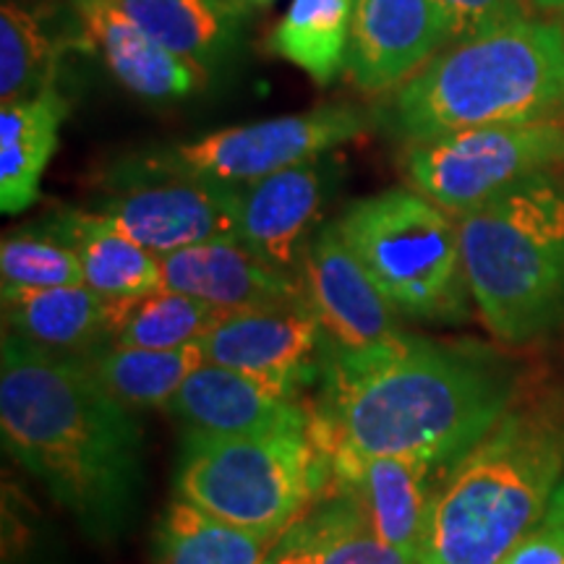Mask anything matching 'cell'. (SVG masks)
Masks as SVG:
<instances>
[{"label":"cell","mask_w":564,"mask_h":564,"mask_svg":"<svg viewBox=\"0 0 564 564\" xmlns=\"http://www.w3.org/2000/svg\"><path fill=\"white\" fill-rule=\"evenodd\" d=\"M3 285L66 288L87 285L79 253L47 228L9 232L0 243Z\"/></svg>","instance_id":"29"},{"label":"cell","mask_w":564,"mask_h":564,"mask_svg":"<svg viewBox=\"0 0 564 564\" xmlns=\"http://www.w3.org/2000/svg\"><path fill=\"white\" fill-rule=\"evenodd\" d=\"M47 6L3 0L0 6V100H26L53 87L55 70L70 45H87V34L63 37L53 30Z\"/></svg>","instance_id":"24"},{"label":"cell","mask_w":564,"mask_h":564,"mask_svg":"<svg viewBox=\"0 0 564 564\" xmlns=\"http://www.w3.org/2000/svg\"><path fill=\"white\" fill-rule=\"evenodd\" d=\"M333 481V455L316 423L272 434L188 429L178 457V497L246 531L282 535Z\"/></svg>","instance_id":"6"},{"label":"cell","mask_w":564,"mask_h":564,"mask_svg":"<svg viewBox=\"0 0 564 564\" xmlns=\"http://www.w3.org/2000/svg\"><path fill=\"white\" fill-rule=\"evenodd\" d=\"M449 42L436 0H356L345 74L364 95H390Z\"/></svg>","instance_id":"12"},{"label":"cell","mask_w":564,"mask_h":564,"mask_svg":"<svg viewBox=\"0 0 564 564\" xmlns=\"http://www.w3.org/2000/svg\"><path fill=\"white\" fill-rule=\"evenodd\" d=\"M154 257L209 241H238L241 186L204 178H129L91 207Z\"/></svg>","instance_id":"10"},{"label":"cell","mask_w":564,"mask_h":564,"mask_svg":"<svg viewBox=\"0 0 564 564\" xmlns=\"http://www.w3.org/2000/svg\"><path fill=\"white\" fill-rule=\"evenodd\" d=\"M324 192L327 175L316 160L243 183L238 241L280 270L299 274Z\"/></svg>","instance_id":"18"},{"label":"cell","mask_w":564,"mask_h":564,"mask_svg":"<svg viewBox=\"0 0 564 564\" xmlns=\"http://www.w3.org/2000/svg\"><path fill=\"white\" fill-rule=\"evenodd\" d=\"M112 301L89 285H3V327L40 348L84 358L110 340Z\"/></svg>","instance_id":"20"},{"label":"cell","mask_w":564,"mask_h":564,"mask_svg":"<svg viewBox=\"0 0 564 564\" xmlns=\"http://www.w3.org/2000/svg\"><path fill=\"white\" fill-rule=\"evenodd\" d=\"M0 434L9 455L95 539H110L131 518L144 484V436L84 358L3 329Z\"/></svg>","instance_id":"2"},{"label":"cell","mask_w":564,"mask_h":564,"mask_svg":"<svg viewBox=\"0 0 564 564\" xmlns=\"http://www.w3.org/2000/svg\"><path fill=\"white\" fill-rule=\"evenodd\" d=\"M68 100L47 87L0 110V209L19 215L40 196L42 175L58 147Z\"/></svg>","instance_id":"21"},{"label":"cell","mask_w":564,"mask_h":564,"mask_svg":"<svg viewBox=\"0 0 564 564\" xmlns=\"http://www.w3.org/2000/svg\"><path fill=\"white\" fill-rule=\"evenodd\" d=\"M97 379L131 411L167 408L188 373L204 364L199 343L183 348H126L100 345L84 356Z\"/></svg>","instance_id":"27"},{"label":"cell","mask_w":564,"mask_h":564,"mask_svg":"<svg viewBox=\"0 0 564 564\" xmlns=\"http://www.w3.org/2000/svg\"><path fill=\"white\" fill-rule=\"evenodd\" d=\"M167 408L188 429L207 434H272L314 421L295 392L209 361L188 373Z\"/></svg>","instance_id":"16"},{"label":"cell","mask_w":564,"mask_h":564,"mask_svg":"<svg viewBox=\"0 0 564 564\" xmlns=\"http://www.w3.org/2000/svg\"><path fill=\"white\" fill-rule=\"evenodd\" d=\"M352 11L356 0H291L267 45L327 87L348 63Z\"/></svg>","instance_id":"26"},{"label":"cell","mask_w":564,"mask_h":564,"mask_svg":"<svg viewBox=\"0 0 564 564\" xmlns=\"http://www.w3.org/2000/svg\"><path fill=\"white\" fill-rule=\"evenodd\" d=\"M264 564H415L384 544L350 491L327 486L282 531Z\"/></svg>","instance_id":"19"},{"label":"cell","mask_w":564,"mask_h":564,"mask_svg":"<svg viewBox=\"0 0 564 564\" xmlns=\"http://www.w3.org/2000/svg\"><path fill=\"white\" fill-rule=\"evenodd\" d=\"M45 228L79 253L84 282L105 299H133L160 288V257L112 230L91 209L61 212Z\"/></svg>","instance_id":"22"},{"label":"cell","mask_w":564,"mask_h":564,"mask_svg":"<svg viewBox=\"0 0 564 564\" xmlns=\"http://www.w3.org/2000/svg\"><path fill=\"white\" fill-rule=\"evenodd\" d=\"M411 188L463 217L520 183L564 167V121L484 126L403 150Z\"/></svg>","instance_id":"9"},{"label":"cell","mask_w":564,"mask_h":564,"mask_svg":"<svg viewBox=\"0 0 564 564\" xmlns=\"http://www.w3.org/2000/svg\"><path fill=\"white\" fill-rule=\"evenodd\" d=\"M470 299L502 343L528 345L564 324V186L535 175L457 217Z\"/></svg>","instance_id":"5"},{"label":"cell","mask_w":564,"mask_h":564,"mask_svg":"<svg viewBox=\"0 0 564 564\" xmlns=\"http://www.w3.org/2000/svg\"><path fill=\"white\" fill-rule=\"evenodd\" d=\"M278 539L225 523L178 497L160 520L158 564H264Z\"/></svg>","instance_id":"25"},{"label":"cell","mask_w":564,"mask_h":564,"mask_svg":"<svg viewBox=\"0 0 564 564\" xmlns=\"http://www.w3.org/2000/svg\"><path fill=\"white\" fill-rule=\"evenodd\" d=\"M303 299L340 350H369L403 335L400 314L343 241L335 223L314 232L301 259Z\"/></svg>","instance_id":"11"},{"label":"cell","mask_w":564,"mask_h":564,"mask_svg":"<svg viewBox=\"0 0 564 564\" xmlns=\"http://www.w3.org/2000/svg\"><path fill=\"white\" fill-rule=\"evenodd\" d=\"M249 3H253V6H270V3H274V0H249Z\"/></svg>","instance_id":"32"},{"label":"cell","mask_w":564,"mask_h":564,"mask_svg":"<svg viewBox=\"0 0 564 564\" xmlns=\"http://www.w3.org/2000/svg\"><path fill=\"white\" fill-rule=\"evenodd\" d=\"M324 329L306 301L228 312L202 337L204 361L228 366L295 392L314 369Z\"/></svg>","instance_id":"13"},{"label":"cell","mask_w":564,"mask_h":564,"mask_svg":"<svg viewBox=\"0 0 564 564\" xmlns=\"http://www.w3.org/2000/svg\"><path fill=\"white\" fill-rule=\"evenodd\" d=\"M535 121H564V26L533 17L447 45L377 112L403 147Z\"/></svg>","instance_id":"3"},{"label":"cell","mask_w":564,"mask_h":564,"mask_svg":"<svg viewBox=\"0 0 564 564\" xmlns=\"http://www.w3.org/2000/svg\"><path fill=\"white\" fill-rule=\"evenodd\" d=\"M453 26V42L489 32L494 26L531 19L528 0H436Z\"/></svg>","instance_id":"30"},{"label":"cell","mask_w":564,"mask_h":564,"mask_svg":"<svg viewBox=\"0 0 564 564\" xmlns=\"http://www.w3.org/2000/svg\"><path fill=\"white\" fill-rule=\"evenodd\" d=\"M160 45L202 74L220 66L238 42L243 9L236 0H118Z\"/></svg>","instance_id":"23"},{"label":"cell","mask_w":564,"mask_h":564,"mask_svg":"<svg viewBox=\"0 0 564 564\" xmlns=\"http://www.w3.org/2000/svg\"><path fill=\"white\" fill-rule=\"evenodd\" d=\"M535 11H564V0H528Z\"/></svg>","instance_id":"31"},{"label":"cell","mask_w":564,"mask_h":564,"mask_svg":"<svg viewBox=\"0 0 564 564\" xmlns=\"http://www.w3.org/2000/svg\"><path fill=\"white\" fill-rule=\"evenodd\" d=\"M228 312L194 295L154 288L144 295L112 301L108 345L126 348H183L199 343Z\"/></svg>","instance_id":"28"},{"label":"cell","mask_w":564,"mask_h":564,"mask_svg":"<svg viewBox=\"0 0 564 564\" xmlns=\"http://www.w3.org/2000/svg\"><path fill=\"white\" fill-rule=\"evenodd\" d=\"M160 285L194 295L223 312H249L301 303L303 285L241 241L196 243L160 257Z\"/></svg>","instance_id":"15"},{"label":"cell","mask_w":564,"mask_h":564,"mask_svg":"<svg viewBox=\"0 0 564 564\" xmlns=\"http://www.w3.org/2000/svg\"><path fill=\"white\" fill-rule=\"evenodd\" d=\"M89 47L110 74L144 100L186 97L207 79L199 68L160 45L118 0H68Z\"/></svg>","instance_id":"17"},{"label":"cell","mask_w":564,"mask_h":564,"mask_svg":"<svg viewBox=\"0 0 564 564\" xmlns=\"http://www.w3.org/2000/svg\"><path fill=\"white\" fill-rule=\"evenodd\" d=\"M333 486L350 491L369 520L371 531L421 564L436 494L432 465L411 457H364L348 447H333Z\"/></svg>","instance_id":"14"},{"label":"cell","mask_w":564,"mask_h":564,"mask_svg":"<svg viewBox=\"0 0 564 564\" xmlns=\"http://www.w3.org/2000/svg\"><path fill=\"white\" fill-rule=\"evenodd\" d=\"M564 474V394L514 398L436 494L421 564H502L544 520Z\"/></svg>","instance_id":"4"},{"label":"cell","mask_w":564,"mask_h":564,"mask_svg":"<svg viewBox=\"0 0 564 564\" xmlns=\"http://www.w3.org/2000/svg\"><path fill=\"white\" fill-rule=\"evenodd\" d=\"M335 225L400 316L432 324L468 316L460 223L440 204L415 188H387L352 202Z\"/></svg>","instance_id":"7"},{"label":"cell","mask_w":564,"mask_h":564,"mask_svg":"<svg viewBox=\"0 0 564 564\" xmlns=\"http://www.w3.org/2000/svg\"><path fill=\"white\" fill-rule=\"evenodd\" d=\"M316 432L364 457H411L455 468L520 392L502 356L468 343L400 335L369 350L327 343Z\"/></svg>","instance_id":"1"},{"label":"cell","mask_w":564,"mask_h":564,"mask_svg":"<svg viewBox=\"0 0 564 564\" xmlns=\"http://www.w3.org/2000/svg\"><path fill=\"white\" fill-rule=\"evenodd\" d=\"M366 126L369 118L358 108L324 105L308 112L232 126L181 144L160 147L133 160L121 175L126 181L204 178L243 186L301 162L319 160L324 152L361 137Z\"/></svg>","instance_id":"8"}]
</instances>
